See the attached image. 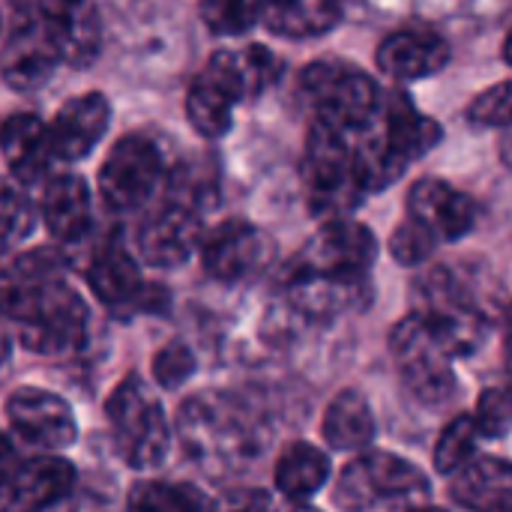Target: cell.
<instances>
[{
	"label": "cell",
	"instance_id": "ffe728a7",
	"mask_svg": "<svg viewBox=\"0 0 512 512\" xmlns=\"http://www.w3.org/2000/svg\"><path fill=\"white\" fill-rule=\"evenodd\" d=\"M207 69L234 93L237 102L264 96L282 78V60H279V54L270 51L261 42H252V45H243V48L216 51L207 60Z\"/></svg>",
	"mask_w": 512,
	"mask_h": 512
},
{
	"label": "cell",
	"instance_id": "8d00e7d4",
	"mask_svg": "<svg viewBox=\"0 0 512 512\" xmlns=\"http://www.w3.org/2000/svg\"><path fill=\"white\" fill-rule=\"evenodd\" d=\"M15 459H18V453L12 447V441L0 432V486H3V480H6V474H9V468H12Z\"/></svg>",
	"mask_w": 512,
	"mask_h": 512
},
{
	"label": "cell",
	"instance_id": "83f0119b",
	"mask_svg": "<svg viewBox=\"0 0 512 512\" xmlns=\"http://www.w3.org/2000/svg\"><path fill=\"white\" fill-rule=\"evenodd\" d=\"M240 102L234 93L204 66V72L189 84L186 93V120L201 138H225L234 123V108Z\"/></svg>",
	"mask_w": 512,
	"mask_h": 512
},
{
	"label": "cell",
	"instance_id": "74e56055",
	"mask_svg": "<svg viewBox=\"0 0 512 512\" xmlns=\"http://www.w3.org/2000/svg\"><path fill=\"white\" fill-rule=\"evenodd\" d=\"M9 357H12V336H9V330H6V324L0 318V369L6 366Z\"/></svg>",
	"mask_w": 512,
	"mask_h": 512
},
{
	"label": "cell",
	"instance_id": "52a82bcc",
	"mask_svg": "<svg viewBox=\"0 0 512 512\" xmlns=\"http://www.w3.org/2000/svg\"><path fill=\"white\" fill-rule=\"evenodd\" d=\"M177 435L198 462H240L252 456L255 423L225 396H198L180 408Z\"/></svg>",
	"mask_w": 512,
	"mask_h": 512
},
{
	"label": "cell",
	"instance_id": "7c38bea8",
	"mask_svg": "<svg viewBox=\"0 0 512 512\" xmlns=\"http://www.w3.org/2000/svg\"><path fill=\"white\" fill-rule=\"evenodd\" d=\"M87 288L114 312H153L156 300H165V288L147 285L138 261L129 255L120 237L105 240L87 261Z\"/></svg>",
	"mask_w": 512,
	"mask_h": 512
},
{
	"label": "cell",
	"instance_id": "4316f807",
	"mask_svg": "<svg viewBox=\"0 0 512 512\" xmlns=\"http://www.w3.org/2000/svg\"><path fill=\"white\" fill-rule=\"evenodd\" d=\"M321 432H324V441L339 453H357V450L372 447L375 432H378L372 405L366 402L360 390H342L327 405Z\"/></svg>",
	"mask_w": 512,
	"mask_h": 512
},
{
	"label": "cell",
	"instance_id": "30bf717a",
	"mask_svg": "<svg viewBox=\"0 0 512 512\" xmlns=\"http://www.w3.org/2000/svg\"><path fill=\"white\" fill-rule=\"evenodd\" d=\"M198 252L210 279L222 285H246L273 267L276 243L264 228L246 219H228L201 234Z\"/></svg>",
	"mask_w": 512,
	"mask_h": 512
},
{
	"label": "cell",
	"instance_id": "2e32d148",
	"mask_svg": "<svg viewBox=\"0 0 512 512\" xmlns=\"http://www.w3.org/2000/svg\"><path fill=\"white\" fill-rule=\"evenodd\" d=\"M60 66L57 51L51 48L36 9H24L12 18L3 51H0V75L3 84L15 93H36L42 90L54 69Z\"/></svg>",
	"mask_w": 512,
	"mask_h": 512
},
{
	"label": "cell",
	"instance_id": "d6a6232c",
	"mask_svg": "<svg viewBox=\"0 0 512 512\" xmlns=\"http://www.w3.org/2000/svg\"><path fill=\"white\" fill-rule=\"evenodd\" d=\"M198 372V360H195V351L174 339L168 345H162L156 354H153V381L162 387V390H180L183 384L192 381V375Z\"/></svg>",
	"mask_w": 512,
	"mask_h": 512
},
{
	"label": "cell",
	"instance_id": "4fadbf2b",
	"mask_svg": "<svg viewBox=\"0 0 512 512\" xmlns=\"http://www.w3.org/2000/svg\"><path fill=\"white\" fill-rule=\"evenodd\" d=\"M36 18L60 63L87 69L102 51V18L93 0H36Z\"/></svg>",
	"mask_w": 512,
	"mask_h": 512
},
{
	"label": "cell",
	"instance_id": "d4e9b609",
	"mask_svg": "<svg viewBox=\"0 0 512 512\" xmlns=\"http://www.w3.org/2000/svg\"><path fill=\"white\" fill-rule=\"evenodd\" d=\"M342 21L339 0H264L261 24L285 39H315Z\"/></svg>",
	"mask_w": 512,
	"mask_h": 512
},
{
	"label": "cell",
	"instance_id": "5b68a950",
	"mask_svg": "<svg viewBox=\"0 0 512 512\" xmlns=\"http://www.w3.org/2000/svg\"><path fill=\"white\" fill-rule=\"evenodd\" d=\"M351 138L354 135L336 126L312 120L306 138V156H303V186H306V204L318 219L348 216L366 198L354 174Z\"/></svg>",
	"mask_w": 512,
	"mask_h": 512
},
{
	"label": "cell",
	"instance_id": "ba28073f",
	"mask_svg": "<svg viewBox=\"0 0 512 512\" xmlns=\"http://www.w3.org/2000/svg\"><path fill=\"white\" fill-rule=\"evenodd\" d=\"M390 351L396 357V366L402 372V381L408 393L426 405L441 408L456 396V375H453V357L438 342L432 327L420 312L405 315L393 333H390Z\"/></svg>",
	"mask_w": 512,
	"mask_h": 512
},
{
	"label": "cell",
	"instance_id": "8fae6325",
	"mask_svg": "<svg viewBox=\"0 0 512 512\" xmlns=\"http://www.w3.org/2000/svg\"><path fill=\"white\" fill-rule=\"evenodd\" d=\"M3 411L12 435L36 453H60L78 438V423L69 402L51 390L18 387L9 393Z\"/></svg>",
	"mask_w": 512,
	"mask_h": 512
},
{
	"label": "cell",
	"instance_id": "8992f818",
	"mask_svg": "<svg viewBox=\"0 0 512 512\" xmlns=\"http://www.w3.org/2000/svg\"><path fill=\"white\" fill-rule=\"evenodd\" d=\"M375 258H378L375 234L357 219L333 216V219H321V228L291 258L282 276L360 285L369 282V270L375 267Z\"/></svg>",
	"mask_w": 512,
	"mask_h": 512
},
{
	"label": "cell",
	"instance_id": "e575fe53",
	"mask_svg": "<svg viewBox=\"0 0 512 512\" xmlns=\"http://www.w3.org/2000/svg\"><path fill=\"white\" fill-rule=\"evenodd\" d=\"M474 423H477L480 438H489V441L507 438V432H510V396L504 387L483 390L477 411H474Z\"/></svg>",
	"mask_w": 512,
	"mask_h": 512
},
{
	"label": "cell",
	"instance_id": "603a6c76",
	"mask_svg": "<svg viewBox=\"0 0 512 512\" xmlns=\"http://www.w3.org/2000/svg\"><path fill=\"white\" fill-rule=\"evenodd\" d=\"M375 126L411 165L417 159H423L429 150H435L444 138L441 126L432 117L420 114L411 105L408 93H402V90H384L381 93V108H378Z\"/></svg>",
	"mask_w": 512,
	"mask_h": 512
},
{
	"label": "cell",
	"instance_id": "484cf974",
	"mask_svg": "<svg viewBox=\"0 0 512 512\" xmlns=\"http://www.w3.org/2000/svg\"><path fill=\"white\" fill-rule=\"evenodd\" d=\"M273 480L279 495L294 504H306L330 483V456L309 441H294L279 453Z\"/></svg>",
	"mask_w": 512,
	"mask_h": 512
},
{
	"label": "cell",
	"instance_id": "ac0fdd59",
	"mask_svg": "<svg viewBox=\"0 0 512 512\" xmlns=\"http://www.w3.org/2000/svg\"><path fill=\"white\" fill-rule=\"evenodd\" d=\"M108 123H111V102L105 93H81L66 99L63 108L51 117V123H45L54 162L87 159L105 138Z\"/></svg>",
	"mask_w": 512,
	"mask_h": 512
},
{
	"label": "cell",
	"instance_id": "44dd1931",
	"mask_svg": "<svg viewBox=\"0 0 512 512\" xmlns=\"http://www.w3.org/2000/svg\"><path fill=\"white\" fill-rule=\"evenodd\" d=\"M450 501L462 510L507 512L512 507V471L498 456H471L450 474Z\"/></svg>",
	"mask_w": 512,
	"mask_h": 512
},
{
	"label": "cell",
	"instance_id": "277c9868",
	"mask_svg": "<svg viewBox=\"0 0 512 512\" xmlns=\"http://www.w3.org/2000/svg\"><path fill=\"white\" fill-rule=\"evenodd\" d=\"M117 456L132 471H156L171 456V423L141 375H126L105 402Z\"/></svg>",
	"mask_w": 512,
	"mask_h": 512
},
{
	"label": "cell",
	"instance_id": "836d02e7",
	"mask_svg": "<svg viewBox=\"0 0 512 512\" xmlns=\"http://www.w3.org/2000/svg\"><path fill=\"white\" fill-rule=\"evenodd\" d=\"M441 243L417 222V219H411V216H405V222L393 231V237H390V252H393V258L399 261V264H405V267H417V264H423V261H429L432 255H435V249H438Z\"/></svg>",
	"mask_w": 512,
	"mask_h": 512
},
{
	"label": "cell",
	"instance_id": "5bb4252c",
	"mask_svg": "<svg viewBox=\"0 0 512 512\" xmlns=\"http://www.w3.org/2000/svg\"><path fill=\"white\" fill-rule=\"evenodd\" d=\"M201 234H204V213L168 198L141 222L135 234L138 258L156 270L180 267L198 252Z\"/></svg>",
	"mask_w": 512,
	"mask_h": 512
},
{
	"label": "cell",
	"instance_id": "f1b7e54d",
	"mask_svg": "<svg viewBox=\"0 0 512 512\" xmlns=\"http://www.w3.org/2000/svg\"><path fill=\"white\" fill-rule=\"evenodd\" d=\"M129 507L135 510H168V512H198L219 507V501L207 498L201 489L189 483H165V480H144L138 483L129 498Z\"/></svg>",
	"mask_w": 512,
	"mask_h": 512
},
{
	"label": "cell",
	"instance_id": "cb8c5ba5",
	"mask_svg": "<svg viewBox=\"0 0 512 512\" xmlns=\"http://www.w3.org/2000/svg\"><path fill=\"white\" fill-rule=\"evenodd\" d=\"M0 150L21 186L42 183L54 165L48 126L36 114H15L0 126Z\"/></svg>",
	"mask_w": 512,
	"mask_h": 512
},
{
	"label": "cell",
	"instance_id": "7402d4cb",
	"mask_svg": "<svg viewBox=\"0 0 512 512\" xmlns=\"http://www.w3.org/2000/svg\"><path fill=\"white\" fill-rule=\"evenodd\" d=\"M42 225L57 243H78L93 228V195L84 177L78 174H60L54 177L39 204Z\"/></svg>",
	"mask_w": 512,
	"mask_h": 512
},
{
	"label": "cell",
	"instance_id": "1f68e13d",
	"mask_svg": "<svg viewBox=\"0 0 512 512\" xmlns=\"http://www.w3.org/2000/svg\"><path fill=\"white\" fill-rule=\"evenodd\" d=\"M264 0H201V21L213 36H243L261 24Z\"/></svg>",
	"mask_w": 512,
	"mask_h": 512
},
{
	"label": "cell",
	"instance_id": "3957f363",
	"mask_svg": "<svg viewBox=\"0 0 512 512\" xmlns=\"http://www.w3.org/2000/svg\"><path fill=\"white\" fill-rule=\"evenodd\" d=\"M381 93L384 87L369 72L336 57L303 66L297 78V99L312 111V120L348 135H357L378 117Z\"/></svg>",
	"mask_w": 512,
	"mask_h": 512
},
{
	"label": "cell",
	"instance_id": "e0dca14e",
	"mask_svg": "<svg viewBox=\"0 0 512 512\" xmlns=\"http://www.w3.org/2000/svg\"><path fill=\"white\" fill-rule=\"evenodd\" d=\"M408 216L417 219L438 243H456L480 219L477 201L441 177H423L408 192Z\"/></svg>",
	"mask_w": 512,
	"mask_h": 512
},
{
	"label": "cell",
	"instance_id": "f546056e",
	"mask_svg": "<svg viewBox=\"0 0 512 512\" xmlns=\"http://www.w3.org/2000/svg\"><path fill=\"white\" fill-rule=\"evenodd\" d=\"M33 222L36 210L27 192L18 183L0 177V258L18 249L33 234Z\"/></svg>",
	"mask_w": 512,
	"mask_h": 512
},
{
	"label": "cell",
	"instance_id": "9a60e30c",
	"mask_svg": "<svg viewBox=\"0 0 512 512\" xmlns=\"http://www.w3.org/2000/svg\"><path fill=\"white\" fill-rule=\"evenodd\" d=\"M78 474L69 459L57 453H39L15 459L3 486L0 510H48L63 504L75 492Z\"/></svg>",
	"mask_w": 512,
	"mask_h": 512
},
{
	"label": "cell",
	"instance_id": "d590c367",
	"mask_svg": "<svg viewBox=\"0 0 512 512\" xmlns=\"http://www.w3.org/2000/svg\"><path fill=\"white\" fill-rule=\"evenodd\" d=\"M468 120L489 129H507L510 126V81H498L495 87L483 90L468 105Z\"/></svg>",
	"mask_w": 512,
	"mask_h": 512
},
{
	"label": "cell",
	"instance_id": "7a4b0ae2",
	"mask_svg": "<svg viewBox=\"0 0 512 512\" xmlns=\"http://www.w3.org/2000/svg\"><path fill=\"white\" fill-rule=\"evenodd\" d=\"M333 501L345 510H417L432 504V483L405 456L366 447L339 474Z\"/></svg>",
	"mask_w": 512,
	"mask_h": 512
},
{
	"label": "cell",
	"instance_id": "4dcf8cb0",
	"mask_svg": "<svg viewBox=\"0 0 512 512\" xmlns=\"http://www.w3.org/2000/svg\"><path fill=\"white\" fill-rule=\"evenodd\" d=\"M477 441H480V432H477L474 414H459L456 420H450L435 444V456H432L435 471L450 477L477 453Z\"/></svg>",
	"mask_w": 512,
	"mask_h": 512
},
{
	"label": "cell",
	"instance_id": "9c48e42d",
	"mask_svg": "<svg viewBox=\"0 0 512 512\" xmlns=\"http://www.w3.org/2000/svg\"><path fill=\"white\" fill-rule=\"evenodd\" d=\"M168 177L165 153L150 132L123 135L99 168V192L117 213H129L153 201Z\"/></svg>",
	"mask_w": 512,
	"mask_h": 512
},
{
	"label": "cell",
	"instance_id": "d6986e66",
	"mask_svg": "<svg viewBox=\"0 0 512 512\" xmlns=\"http://www.w3.org/2000/svg\"><path fill=\"white\" fill-rule=\"evenodd\" d=\"M375 60L393 81H423L450 63V42L429 27H402L384 36Z\"/></svg>",
	"mask_w": 512,
	"mask_h": 512
},
{
	"label": "cell",
	"instance_id": "6da1fadb",
	"mask_svg": "<svg viewBox=\"0 0 512 512\" xmlns=\"http://www.w3.org/2000/svg\"><path fill=\"white\" fill-rule=\"evenodd\" d=\"M0 318L18 327V339L39 357H63L87 339L90 309L66 282L60 249H33L0 267Z\"/></svg>",
	"mask_w": 512,
	"mask_h": 512
}]
</instances>
